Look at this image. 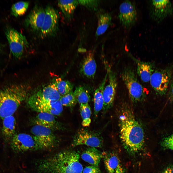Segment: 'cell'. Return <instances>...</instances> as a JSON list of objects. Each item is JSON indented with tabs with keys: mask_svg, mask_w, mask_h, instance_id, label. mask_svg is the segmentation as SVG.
<instances>
[{
	"mask_svg": "<svg viewBox=\"0 0 173 173\" xmlns=\"http://www.w3.org/2000/svg\"><path fill=\"white\" fill-rule=\"evenodd\" d=\"M80 157L75 151H62L41 161L37 169L40 173H82Z\"/></svg>",
	"mask_w": 173,
	"mask_h": 173,
	"instance_id": "obj_1",
	"label": "cell"
},
{
	"mask_svg": "<svg viewBox=\"0 0 173 173\" xmlns=\"http://www.w3.org/2000/svg\"><path fill=\"white\" fill-rule=\"evenodd\" d=\"M120 138L129 153H136L142 148L144 135L141 126L130 114L125 112L119 118Z\"/></svg>",
	"mask_w": 173,
	"mask_h": 173,
	"instance_id": "obj_2",
	"label": "cell"
},
{
	"mask_svg": "<svg viewBox=\"0 0 173 173\" xmlns=\"http://www.w3.org/2000/svg\"><path fill=\"white\" fill-rule=\"evenodd\" d=\"M22 85H9L0 89V119L12 115L27 96Z\"/></svg>",
	"mask_w": 173,
	"mask_h": 173,
	"instance_id": "obj_3",
	"label": "cell"
},
{
	"mask_svg": "<svg viewBox=\"0 0 173 173\" xmlns=\"http://www.w3.org/2000/svg\"><path fill=\"white\" fill-rule=\"evenodd\" d=\"M121 76L131 100L137 102L142 100L146 95L144 89L138 80L134 70L130 67H125Z\"/></svg>",
	"mask_w": 173,
	"mask_h": 173,
	"instance_id": "obj_4",
	"label": "cell"
},
{
	"mask_svg": "<svg viewBox=\"0 0 173 173\" xmlns=\"http://www.w3.org/2000/svg\"><path fill=\"white\" fill-rule=\"evenodd\" d=\"M103 143V139L100 132L82 128L77 130L74 136L71 145L73 147L85 145L91 147L101 148Z\"/></svg>",
	"mask_w": 173,
	"mask_h": 173,
	"instance_id": "obj_5",
	"label": "cell"
},
{
	"mask_svg": "<svg viewBox=\"0 0 173 173\" xmlns=\"http://www.w3.org/2000/svg\"><path fill=\"white\" fill-rule=\"evenodd\" d=\"M50 129L37 125L31 128V132L40 150L50 149L56 146L58 138Z\"/></svg>",
	"mask_w": 173,
	"mask_h": 173,
	"instance_id": "obj_6",
	"label": "cell"
},
{
	"mask_svg": "<svg viewBox=\"0 0 173 173\" xmlns=\"http://www.w3.org/2000/svg\"><path fill=\"white\" fill-rule=\"evenodd\" d=\"M5 33L12 55L15 58L19 59L28 46L29 43L25 37L15 29L10 27L6 29Z\"/></svg>",
	"mask_w": 173,
	"mask_h": 173,
	"instance_id": "obj_7",
	"label": "cell"
},
{
	"mask_svg": "<svg viewBox=\"0 0 173 173\" xmlns=\"http://www.w3.org/2000/svg\"><path fill=\"white\" fill-rule=\"evenodd\" d=\"M12 148L16 152L40 150L32 136L23 133L15 134L10 142Z\"/></svg>",
	"mask_w": 173,
	"mask_h": 173,
	"instance_id": "obj_8",
	"label": "cell"
},
{
	"mask_svg": "<svg viewBox=\"0 0 173 173\" xmlns=\"http://www.w3.org/2000/svg\"><path fill=\"white\" fill-rule=\"evenodd\" d=\"M45 14L40 32L41 37L45 38L55 35L58 29L59 15L57 11L51 6L45 8Z\"/></svg>",
	"mask_w": 173,
	"mask_h": 173,
	"instance_id": "obj_9",
	"label": "cell"
},
{
	"mask_svg": "<svg viewBox=\"0 0 173 173\" xmlns=\"http://www.w3.org/2000/svg\"><path fill=\"white\" fill-rule=\"evenodd\" d=\"M29 106L33 110L38 112H46L54 116L61 115L63 111L60 100L51 101L37 100L29 98Z\"/></svg>",
	"mask_w": 173,
	"mask_h": 173,
	"instance_id": "obj_10",
	"label": "cell"
},
{
	"mask_svg": "<svg viewBox=\"0 0 173 173\" xmlns=\"http://www.w3.org/2000/svg\"><path fill=\"white\" fill-rule=\"evenodd\" d=\"M109 81L104 88L103 92V105L102 109L104 115L111 107L115 95L117 86L116 75L109 68L107 69Z\"/></svg>",
	"mask_w": 173,
	"mask_h": 173,
	"instance_id": "obj_11",
	"label": "cell"
},
{
	"mask_svg": "<svg viewBox=\"0 0 173 173\" xmlns=\"http://www.w3.org/2000/svg\"><path fill=\"white\" fill-rule=\"evenodd\" d=\"M137 12L134 4L130 1L125 0L120 4L118 17L120 22L125 27L128 28L135 23Z\"/></svg>",
	"mask_w": 173,
	"mask_h": 173,
	"instance_id": "obj_12",
	"label": "cell"
},
{
	"mask_svg": "<svg viewBox=\"0 0 173 173\" xmlns=\"http://www.w3.org/2000/svg\"><path fill=\"white\" fill-rule=\"evenodd\" d=\"M150 3V16L156 21L159 22L172 13L173 7L168 0H151Z\"/></svg>",
	"mask_w": 173,
	"mask_h": 173,
	"instance_id": "obj_13",
	"label": "cell"
},
{
	"mask_svg": "<svg viewBox=\"0 0 173 173\" xmlns=\"http://www.w3.org/2000/svg\"><path fill=\"white\" fill-rule=\"evenodd\" d=\"M45 14V8L40 6H35L25 19V26L33 32H40Z\"/></svg>",
	"mask_w": 173,
	"mask_h": 173,
	"instance_id": "obj_14",
	"label": "cell"
},
{
	"mask_svg": "<svg viewBox=\"0 0 173 173\" xmlns=\"http://www.w3.org/2000/svg\"><path fill=\"white\" fill-rule=\"evenodd\" d=\"M170 77L169 74L167 71L156 70L151 75V85L156 93L162 95L165 94L167 90Z\"/></svg>",
	"mask_w": 173,
	"mask_h": 173,
	"instance_id": "obj_15",
	"label": "cell"
},
{
	"mask_svg": "<svg viewBox=\"0 0 173 173\" xmlns=\"http://www.w3.org/2000/svg\"><path fill=\"white\" fill-rule=\"evenodd\" d=\"M54 116L46 112H39L34 119L35 125H39L54 131L64 130L63 125L57 121Z\"/></svg>",
	"mask_w": 173,
	"mask_h": 173,
	"instance_id": "obj_16",
	"label": "cell"
},
{
	"mask_svg": "<svg viewBox=\"0 0 173 173\" xmlns=\"http://www.w3.org/2000/svg\"><path fill=\"white\" fill-rule=\"evenodd\" d=\"M61 96L56 87L53 83L39 90L30 97L38 100L51 101L59 100Z\"/></svg>",
	"mask_w": 173,
	"mask_h": 173,
	"instance_id": "obj_17",
	"label": "cell"
},
{
	"mask_svg": "<svg viewBox=\"0 0 173 173\" xmlns=\"http://www.w3.org/2000/svg\"><path fill=\"white\" fill-rule=\"evenodd\" d=\"M96 68L93 53L91 51L88 52L85 56L81 63L80 69L81 73L87 78H93Z\"/></svg>",
	"mask_w": 173,
	"mask_h": 173,
	"instance_id": "obj_18",
	"label": "cell"
},
{
	"mask_svg": "<svg viewBox=\"0 0 173 173\" xmlns=\"http://www.w3.org/2000/svg\"><path fill=\"white\" fill-rule=\"evenodd\" d=\"M96 13L98 23L96 35L99 37L104 34L111 25L112 17L109 13L100 9Z\"/></svg>",
	"mask_w": 173,
	"mask_h": 173,
	"instance_id": "obj_19",
	"label": "cell"
},
{
	"mask_svg": "<svg viewBox=\"0 0 173 173\" xmlns=\"http://www.w3.org/2000/svg\"><path fill=\"white\" fill-rule=\"evenodd\" d=\"M2 120L1 130L2 136L5 141L10 142L15 134L16 119L12 115L5 117Z\"/></svg>",
	"mask_w": 173,
	"mask_h": 173,
	"instance_id": "obj_20",
	"label": "cell"
},
{
	"mask_svg": "<svg viewBox=\"0 0 173 173\" xmlns=\"http://www.w3.org/2000/svg\"><path fill=\"white\" fill-rule=\"evenodd\" d=\"M131 57L136 63L137 73L141 80L145 82L149 81L153 71L152 64L138 60L132 56Z\"/></svg>",
	"mask_w": 173,
	"mask_h": 173,
	"instance_id": "obj_21",
	"label": "cell"
},
{
	"mask_svg": "<svg viewBox=\"0 0 173 173\" xmlns=\"http://www.w3.org/2000/svg\"><path fill=\"white\" fill-rule=\"evenodd\" d=\"M107 75V73L104 79L94 92L93 98L94 120L97 117L99 112L103 108L104 103L103 92Z\"/></svg>",
	"mask_w": 173,
	"mask_h": 173,
	"instance_id": "obj_22",
	"label": "cell"
},
{
	"mask_svg": "<svg viewBox=\"0 0 173 173\" xmlns=\"http://www.w3.org/2000/svg\"><path fill=\"white\" fill-rule=\"evenodd\" d=\"M58 5L66 20L72 19L74 11L79 4L78 0H59Z\"/></svg>",
	"mask_w": 173,
	"mask_h": 173,
	"instance_id": "obj_23",
	"label": "cell"
},
{
	"mask_svg": "<svg viewBox=\"0 0 173 173\" xmlns=\"http://www.w3.org/2000/svg\"><path fill=\"white\" fill-rule=\"evenodd\" d=\"M101 154L95 148L90 147L83 152L81 158L93 166L98 167L102 158Z\"/></svg>",
	"mask_w": 173,
	"mask_h": 173,
	"instance_id": "obj_24",
	"label": "cell"
},
{
	"mask_svg": "<svg viewBox=\"0 0 173 173\" xmlns=\"http://www.w3.org/2000/svg\"><path fill=\"white\" fill-rule=\"evenodd\" d=\"M101 157L103 158L108 173H115L120 164L117 156L114 153L103 152L102 153Z\"/></svg>",
	"mask_w": 173,
	"mask_h": 173,
	"instance_id": "obj_25",
	"label": "cell"
},
{
	"mask_svg": "<svg viewBox=\"0 0 173 173\" xmlns=\"http://www.w3.org/2000/svg\"><path fill=\"white\" fill-rule=\"evenodd\" d=\"M163 152L159 173H173V151Z\"/></svg>",
	"mask_w": 173,
	"mask_h": 173,
	"instance_id": "obj_26",
	"label": "cell"
},
{
	"mask_svg": "<svg viewBox=\"0 0 173 173\" xmlns=\"http://www.w3.org/2000/svg\"><path fill=\"white\" fill-rule=\"evenodd\" d=\"M54 83H53L61 96L72 91L73 85L68 81L63 80L61 78H58L56 79Z\"/></svg>",
	"mask_w": 173,
	"mask_h": 173,
	"instance_id": "obj_27",
	"label": "cell"
},
{
	"mask_svg": "<svg viewBox=\"0 0 173 173\" xmlns=\"http://www.w3.org/2000/svg\"><path fill=\"white\" fill-rule=\"evenodd\" d=\"M77 102L80 105L88 103L90 97L88 91L83 86H79L76 87L74 92Z\"/></svg>",
	"mask_w": 173,
	"mask_h": 173,
	"instance_id": "obj_28",
	"label": "cell"
},
{
	"mask_svg": "<svg viewBox=\"0 0 173 173\" xmlns=\"http://www.w3.org/2000/svg\"><path fill=\"white\" fill-rule=\"evenodd\" d=\"M80 111L82 119V125L83 127L89 126L91 122V111L89 104L80 105Z\"/></svg>",
	"mask_w": 173,
	"mask_h": 173,
	"instance_id": "obj_29",
	"label": "cell"
},
{
	"mask_svg": "<svg viewBox=\"0 0 173 173\" xmlns=\"http://www.w3.org/2000/svg\"><path fill=\"white\" fill-rule=\"evenodd\" d=\"M28 1H20L13 4L11 8V13L16 17L23 15L26 12L29 7Z\"/></svg>",
	"mask_w": 173,
	"mask_h": 173,
	"instance_id": "obj_30",
	"label": "cell"
},
{
	"mask_svg": "<svg viewBox=\"0 0 173 173\" xmlns=\"http://www.w3.org/2000/svg\"><path fill=\"white\" fill-rule=\"evenodd\" d=\"M60 100L62 106L70 108L73 107L77 103L73 91L66 95L62 96Z\"/></svg>",
	"mask_w": 173,
	"mask_h": 173,
	"instance_id": "obj_31",
	"label": "cell"
},
{
	"mask_svg": "<svg viewBox=\"0 0 173 173\" xmlns=\"http://www.w3.org/2000/svg\"><path fill=\"white\" fill-rule=\"evenodd\" d=\"M79 4L86 7L88 10L96 13L100 8L101 0H78Z\"/></svg>",
	"mask_w": 173,
	"mask_h": 173,
	"instance_id": "obj_32",
	"label": "cell"
},
{
	"mask_svg": "<svg viewBox=\"0 0 173 173\" xmlns=\"http://www.w3.org/2000/svg\"><path fill=\"white\" fill-rule=\"evenodd\" d=\"M161 145L164 150H170L173 151V133L169 136L166 137L162 140Z\"/></svg>",
	"mask_w": 173,
	"mask_h": 173,
	"instance_id": "obj_33",
	"label": "cell"
},
{
	"mask_svg": "<svg viewBox=\"0 0 173 173\" xmlns=\"http://www.w3.org/2000/svg\"><path fill=\"white\" fill-rule=\"evenodd\" d=\"M83 173H101V172L98 167L92 166L86 167L83 171Z\"/></svg>",
	"mask_w": 173,
	"mask_h": 173,
	"instance_id": "obj_34",
	"label": "cell"
},
{
	"mask_svg": "<svg viewBox=\"0 0 173 173\" xmlns=\"http://www.w3.org/2000/svg\"><path fill=\"white\" fill-rule=\"evenodd\" d=\"M115 173H124L123 168L121 165H118Z\"/></svg>",
	"mask_w": 173,
	"mask_h": 173,
	"instance_id": "obj_35",
	"label": "cell"
},
{
	"mask_svg": "<svg viewBox=\"0 0 173 173\" xmlns=\"http://www.w3.org/2000/svg\"><path fill=\"white\" fill-rule=\"evenodd\" d=\"M170 92L171 96L173 100V82L172 83L171 86Z\"/></svg>",
	"mask_w": 173,
	"mask_h": 173,
	"instance_id": "obj_36",
	"label": "cell"
}]
</instances>
